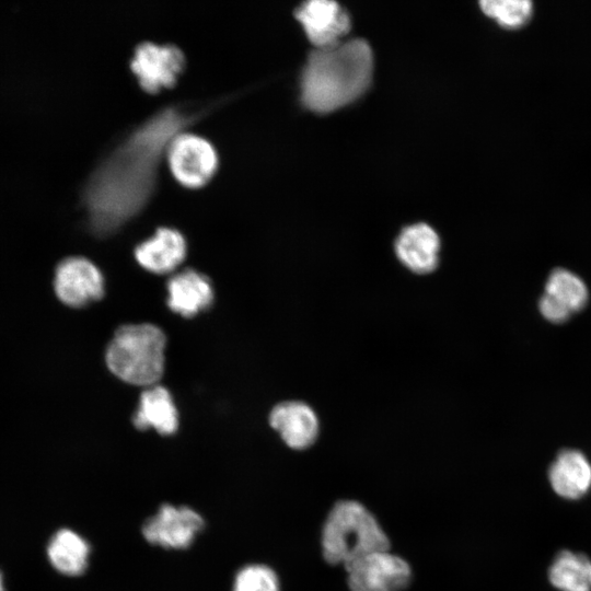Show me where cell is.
<instances>
[{
    "mask_svg": "<svg viewBox=\"0 0 591 591\" xmlns=\"http://www.w3.org/2000/svg\"><path fill=\"white\" fill-rule=\"evenodd\" d=\"M201 114L182 105L159 109L94 169L82 192L94 234L116 232L143 209L154 192L159 165L171 140Z\"/></svg>",
    "mask_w": 591,
    "mask_h": 591,
    "instance_id": "obj_1",
    "label": "cell"
},
{
    "mask_svg": "<svg viewBox=\"0 0 591 591\" xmlns=\"http://www.w3.org/2000/svg\"><path fill=\"white\" fill-rule=\"evenodd\" d=\"M372 72L373 55L364 39L356 38L332 48L314 49L301 73V102L314 113L336 111L367 91Z\"/></svg>",
    "mask_w": 591,
    "mask_h": 591,
    "instance_id": "obj_2",
    "label": "cell"
},
{
    "mask_svg": "<svg viewBox=\"0 0 591 591\" xmlns=\"http://www.w3.org/2000/svg\"><path fill=\"white\" fill-rule=\"evenodd\" d=\"M321 548L326 563L346 569L368 554L389 549L390 540L363 503L344 499L331 508L323 523Z\"/></svg>",
    "mask_w": 591,
    "mask_h": 591,
    "instance_id": "obj_3",
    "label": "cell"
},
{
    "mask_svg": "<svg viewBox=\"0 0 591 591\" xmlns=\"http://www.w3.org/2000/svg\"><path fill=\"white\" fill-rule=\"evenodd\" d=\"M165 341L152 324L121 326L107 347L106 364L124 382L153 386L163 374Z\"/></svg>",
    "mask_w": 591,
    "mask_h": 591,
    "instance_id": "obj_4",
    "label": "cell"
},
{
    "mask_svg": "<svg viewBox=\"0 0 591 591\" xmlns=\"http://www.w3.org/2000/svg\"><path fill=\"white\" fill-rule=\"evenodd\" d=\"M165 157L174 178L188 188L206 185L218 169V153L212 143L186 130L171 140Z\"/></svg>",
    "mask_w": 591,
    "mask_h": 591,
    "instance_id": "obj_5",
    "label": "cell"
},
{
    "mask_svg": "<svg viewBox=\"0 0 591 591\" xmlns=\"http://www.w3.org/2000/svg\"><path fill=\"white\" fill-rule=\"evenodd\" d=\"M350 591H404L413 580V569L390 548L376 551L346 568Z\"/></svg>",
    "mask_w": 591,
    "mask_h": 591,
    "instance_id": "obj_6",
    "label": "cell"
},
{
    "mask_svg": "<svg viewBox=\"0 0 591 591\" xmlns=\"http://www.w3.org/2000/svg\"><path fill=\"white\" fill-rule=\"evenodd\" d=\"M183 51L173 44L143 42L136 46L130 70L140 88L150 94L173 88L185 69Z\"/></svg>",
    "mask_w": 591,
    "mask_h": 591,
    "instance_id": "obj_7",
    "label": "cell"
},
{
    "mask_svg": "<svg viewBox=\"0 0 591 591\" xmlns=\"http://www.w3.org/2000/svg\"><path fill=\"white\" fill-rule=\"evenodd\" d=\"M53 289L62 304L83 308L103 297L104 279L91 260L81 256H69L57 264Z\"/></svg>",
    "mask_w": 591,
    "mask_h": 591,
    "instance_id": "obj_8",
    "label": "cell"
},
{
    "mask_svg": "<svg viewBox=\"0 0 591 591\" xmlns=\"http://www.w3.org/2000/svg\"><path fill=\"white\" fill-rule=\"evenodd\" d=\"M201 515L189 507L162 505L142 526L143 537L164 548H187L204 528Z\"/></svg>",
    "mask_w": 591,
    "mask_h": 591,
    "instance_id": "obj_9",
    "label": "cell"
},
{
    "mask_svg": "<svg viewBox=\"0 0 591 591\" xmlns=\"http://www.w3.org/2000/svg\"><path fill=\"white\" fill-rule=\"evenodd\" d=\"M294 16L316 49L337 46L351 27L348 12L331 0L306 1L297 8Z\"/></svg>",
    "mask_w": 591,
    "mask_h": 591,
    "instance_id": "obj_10",
    "label": "cell"
},
{
    "mask_svg": "<svg viewBox=\"0 0 591 591\" xmlns=\"http://www.w3.org/2000/svg\"><path fill=\"white\" fill-rule=\"evenodd\" d=\"M269 424L293 450L310 448L320 432L315 412L302 402H285L276 405L269 415Z\"/></svg>",
    "mask_w": 591,
    "mask_h": 591,
    "instance_id": "obj_11",
    "label": "cell"
},
{
    "mask_svg": "<svg viewBox=\"0 0 591 591\" xmlns=\"http://www.w3.org/2000/svg\"><path fill=\"white\" fill-rule=\"evenodd\" d=\"M398 260L415 274L433 271L439 264L440 239L426 223H415L404 228L395 244Z\"/></svg>",
    "mask_w": 591,
    "mask_h": 591,
    "instance_id": "obj_12",
    "label": "cell"
},
{
    "mask_svg": "<svg viewBox=\"0 0 591 591\" xmlns=\"http://www.w3.org/2000/svg\"><path fill=\"white\" fill-rule=\"evenodd\" d=\"M548 480L559 497L579 499L591 489V463L579 450H561L548 468Z\"/></svg>",
    "mask_w": 591,
    "mask_h": 591,
    "instance_id": "obj_13",
    "label": "cell"
},
{
    "mask_svg": "<svg viewBox=\"0 0 591 591\" xmlns=\"http://www.w3.org/2000/svg\"><path fill=\"white\" fill-rule=\"evenodd\" d=\"M186 241L176 229L162 227L135 250L137 262L147 270L166 274L174 270L186 256Z\"/></svg>",
    "mask_w": 591,
    "mask_h": 591,
    "instance_id": "obj_14",
    "label": "cell"
},
{
    "mask_svg": "<svg viewBox=\"0 0 591 591\" xmlns=\"http://www.w3.org/2000/svg\"><path fill=\"white\" fill-rule=\"evenodd\" d=\"M166 289L167 306L184 317H192L205 311L213 302L210 280L193 269H186L173 276L167 281Z\"/></svg>",
    "mask_w": 591,
    "mask_h": 591,
    "instance_id": "obj_15",
    "label": "cell"
},
{
    "mask_svg": "<svg viewBox=\"0 0 591 591\" xmlns=\"http://www.w3.org/2000/svg\"><path fill=\"white\" fill-rule=\"evenodd\" d=\"M132 422L139 430L153 428L160 434H173L178 427V415L170 392L160 385L146 390Z\"/></svg>",
    "mask_w": 591,
    "mask_h": 591,
    "instance_id": "obj_16",
    "label": "cell"
},
{
    "mask_svg": "<svg viewBox=\"0 0 591 591\" xmlns=\"http://www.w3.org/2000/svg\"><path fill=\"white\" fill-rule=\"evenodd\" d=\"M50 564L62 575H82L89 561L90 545L78 533L69 529L59 530L47 548Z\"/></svg>",
    "mask_w": 591,
    "mask_h": 591,
    "instance_id": "obj_17",
    "label": "cell"
},
{
    "mask_svg": "<svg viewBox=\"0 0 591 591\" xmlns=\"http://www.w3.org/2000/svg\"><path fill=\"white\" fill-rule=\"evenodd\" d=\"M548 579L559 591H591V559L582 553L561 551L549 566Z\"/></svg>",
    "mask_w": 591,
    "mask_h": 591,
    "instance_id": "obj_18",
    "label": "cell"
},
{
    "mask_svg": "<svg viewBox=\"0 0 591 591\" xmlns=\"http://www.w3.org/2000/svg\"><path fill=\"white\" fill-rule=\"evenodd\" d=\"M544 293L556 299L571 313L580 311L589 298L588 288L583 280L564 268H556L551 273Z\"/></svg>",
    "mask_w": 591,
    "mask_h": 591,
    "instance_id": "obj_19",
    "label": "cell"
},
{
    "mask_svg": "<svg viewBox=\"0 0 591 591\" xmlns=\"http://www.w3.org/2000/svg\"><path fill=\"white\" fill-rule=\"evenodd\" d=\"M482 11L503 27H518L526 23L532 13L529 0H483Z\"/></svg>",
    "mask_w": 591,
    "mask_h": 591,
    "instance_id": "obj_20",
    "label": "cell"
},
{
    "mask_svg": "<svg viewBox=\"0 0 591 591\" xmlns=\"http://www.w3.org/2000/svg\"><path fill=\"white\" fill-rule=\"evenodd\" d=\"M233 591H280V581L269 566L251 564L235 575Z\"/></svg>",
    "mask_w": 591,
    "mask_h": 591,
    "instance_id": "obj_21",
    "label": "cell"
},
{
    "mask_svg": "<svg viewBox=\"0 0 591 591\" xmlns=\"http://www.w3.org/2000/svg\"><path fill=\"white\" fill-rule=\"evenodd\" d=\"M538 308L542 315L552 323H563L571 314L566 306L547 293L541 297Z\"/></svg>",
    "mask_w": 591,
    "mask_h": 591,
    "instance_id": "obj_22",
    "label": "cell"
},
{
    "mask_svg": "<svg viewBox=\"0 0 591 591\" xmlns=\"http://www.w3.org/2000/svg\"><path fill=\"white\" fill-rule=\"evenodd\" d=\"M0 591H4V590H3V584H2V577H1V575H0Z\"/></svg>",
    "mask_w": 591,
    "mask_h": 591,
    "instance_id": "obj_23",
    "label": "cell"
}]
</instances>
